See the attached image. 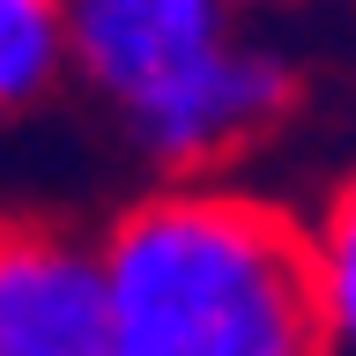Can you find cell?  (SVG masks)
I'll return each instance as SVG.
<instances>
[{"label":"cell","mask_w":356,"mask_h":356,"mask_svg":"<svg viewBox=\"0 0 356 356\" xmlns=\"http://www.w3.org/2000/svg\"><path fill=\"white\" fill-rule=\"evenodd\" d=\"M119 356H327L305 216L238 178H156L104 222Z\"/></svg>","instance_id":"1"},{"label":"cell","mask_w":356,"mask_h":356,"mask_svg":"<svg viewBox=\"0 0 356 356\" xmlns=\"http://www.w3.org/2000/svg\"><path fill=\"white\" fill-rule=\"evenodd\" d=\"M67 74L156 178H222L297 111V60L245 0H67Z\"/></svg>","instance_id":"2"},{"label":"cell","mask_w":356,"mask_h":356,"mask_svg":"<svg viewBox=\"0 0 356 356\" xmlns=\"http://www.w3.org/2000/svg\"><path fill=\"white\" fill-rule=\"evenodd\" d=\"M0 356H119L97 238L0 216Z\"/></svg>","instance_id":"3"},{"label":"cell","mask_w":356,"mask_h":356,"mask_svg":"<svg viewBox=\"0 0 356 356\" xmlns=\"http://www.w3.org/2000/svg\"><path fill=\"white\" fill-rule=\"evenodd\" d=\"M67 82V0H0V119L38 111Z\"/></svg>","instance_id":"4"},{"label":"cell","mask_w":356,"mask_h":356,"mask_svg":"<svg viewBox=\"0 0 356 356\" xmlns=\"http://www.w3.org/2000/svg\"><path fill=\"white\" fill-rule=\"evenodd\" d=\"M312 238V282L327 319V356H356V171H341L305 216Z\"/></svg>","instance_id":"5"}]
</instances>
